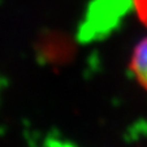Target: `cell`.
<instances>
[{"label": "cell", "mask_w": 147, "mask_h": 147, "mask_svg": "<svg viewBox=\"0 0 147 147\" xmlns=\"http://www.w3.org/2000/svg\"><path fill=\"white\" fill-rule=\"evenodd\" d=\"M130 70L139 85L147 90V36L136 46L131 53Z\"/></svg>", "instance_id": "cell-1"}, {"label": "cell", "mask_w": 147, "mask_h": 147, "mask_svg": "<svg viewBox=\"0 0 147 147\" xmlns=\"http://www.w3.org/2000/svg\"><path fill=\"white\" fill-rule=\"evenodd\" d=\"M133 5L142 24L147 26V0H133Z\"/></svg>", "instance_id": "cell-2"}]
</instances>
